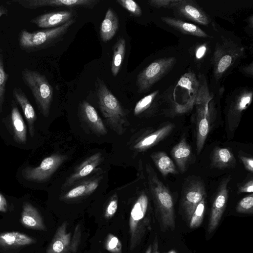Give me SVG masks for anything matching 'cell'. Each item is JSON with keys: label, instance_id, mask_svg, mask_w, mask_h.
I'll return each instance as SVG.
<instances>
[{"label": "cell", "instance_id": "obj_1", "mask_svg": "<svg viewBox=\"0 0 253 253\" xmlns=\"http://www.w3.org/2000/svg\"><path fill=\"white\" fill-rule=\"evenodd\" d=\"M146 170L149 190L162 224L173 230L175 228L174 207L171 193L149 164L146 165Z\"/></svg>", "mask_w": 253, "mask_h": 253}, {"label": "cell", "instance_id": "obj_2", "mask_svg": "<svg viewBox=\"0 0 253 253\" xmlns=\"http://www.w3.org/2000/svg\"><path fill=\"white\" fill-rule=\"evenodd\" d=\"M73 19L60 26L41 31L29 32L22 29L18 35V44L27 52H34L52 46L62 40L70 26L75 22Z\"/></svg>", "mask_w": 253, "mask_h": 253}, {"label": "cell", "instance_id": "obj_3", "mask_svg": "<svg viewBox=\"0 0 253 253\" xmlns=\"http://www.w3.org/2000/svg\"><path fill=\"white\" fill-rule=\"evenodd\" d=\"M97 92L100 109L108 124L118 134H123L128 123L120 102L100 80Z\"/></svg>", "mask_w": 253, "mask_h": 253}, {"label": "cell", "instance_id": "obj_4", "mask_svg": "<svg viewBox=\"0 0 253 253\" xmlns=\"http://www.w3.org/2000/svg\"><path fill=\"white\" fill-rule=\"evenodd\" d=\"M149 202L147 195L141 192L134 202L129 219V249L133 250L141 242L149 229L151 217L149 213Z\"/></svg>", "mask_w": 253, "mask_h": 253}, {"label": "cell", "instance_id": "obj_5", "mask_svg": "<svg viewBox=\"0 0 253 253\" xmlns=\"http://www.w3.org/2000/svg\"><path fill=\"white\" fill-rule=\"evenodd\" d=\"M195 99L197 109L196 150L200 153L210 130L211 97L205 80L201 79Z\"/></svg>", "mask_w": 253, "mask_h": 253}, {"label": "cell", "instance_id": "obj_6", "mask_svg": "<svg viewBox=\"0 0 253 253\" xmlns=\"http://www.w3.org/2000/svg\"><path fill=\"white\" fill-rule=\"evenodd\" d=\"M21 77L31 90L39 109L44 117H48L53 94L52 86L44 75L28 68L23 69Z\"/></svg>", "mask_w": 253, "mask_h": 253}, {"label": "cell", "instance_id": "obj_7", "mask_svg": "<svg viewBox=\"0 0 253 253\" xmlns=\"http://www.w3.org/2000/svg\"><path fill=\"white\" fill-rule=\"evenodd\" d=\"M243 48L230 40L224 39L216 43L212 58L213 76L219 80L243 54Z\"/></svg>", "mask_w": 253, "mask_h": 253}, {"label": "cell", "instance_id": "obj_8", "mask_svg": "<svg viewBox=\"0 0 253 253\" xmlns=\"http://www.w3.org/2000/svg\"><path fill=\"white\" fill-rule=\"evenodd\" d=\"M176 61V58L172 56L157 59L150 63L137 77L138 92H147L155 83L171 71Z\"/></svg>", "mask_w": 253, "mask_h": 253}, {"label": "cell", "instance_id": "obj_9", "mask_svg": "<svg viewBox=\"0 0 253 253\" xmlns=\"http://www.w3.org/2000/svg\"><path fill=\"white\" fill-rule=\"evenodd\" d=\"M67 222L64 221L57 229L46 253H76L81 239V229L78 224L72 237L67 231Z\"/></svg>", "mask_w": 253, "mask_h": 253}, {"label": "cell", "instance_id": "obj_10", "mask_svg": "<svg viewBox=\"0 0 253 253\" xmlns=\"http://www.w3.org/2000/svg\"><path fill=\"white\" fill-rule=\"evenodd\" d=\"M68 158L66 155L54 154L45 158L36 167H26L22 171L23 177L28 181L43 182L49 179Z\"/></svg>", "mask_w": 253, "mask_h": 253}, {"label": "cell", "instance_id": "obj_11", "mask_svg": "<svg viewBox=\"0 0 253 253\" xmlns=\"http://www.w3.org/2000/svg\"><path fill=\"white\" fill-rule=\"evenodd\" d=\"M176 17L208 25L211 19L197 2L192 0H173L169 8Z\"/></svg>", "mask_w": 253, "mask_h": 253}, {"label": "cell", "instance_id": "obj_12", "mask_svg": "<svg viewBox=\"0 0 253 253\" xmlns=\"http://www.w3.org/2000/svg\"><path fill=\"white\" fill-rule=\"evenodd\" d=\"M231 179V175H228L223 178L218 185L211 205L208 227L209 233L217 227L225 211L229 196L228 185Z\"/></svg>", "mask_w": 253, "mask_h": 253}, {"label": "cell", "instance_id": "obj_13", "mask_svg": "<svg viewBox=\"0 0 253 253\" xmlns=\"http://www.w3.org/2000/svg\"><path fill=\"white\" fill-rule=\"evenodd\" d=\"M204 183L200 179H192L183 188L181 196L182 207L189 218L198 204L206 198Z\"/></svg>", "mask_w": 253, "mask_h": 253}, {"label": "cell", "instance_id": "obj_14", "mask_svg": "<svg viewBox=\"0 0 253 253\" xmlns=\"http://www.w3.org/2000/svg\"><path fill=\"white\" fill-rule=\"evenodd\" d=\"M253 92L244 90L235 97L229 106L227 114V128L231 132L238 127L242 114L252 101Z\"/></svg>", "mask_w": 253, "mask_h": 253}, {"label": "cell", "instance_id": "obj_15", "mask_svg": "<svg viewBox=\"0 0 253 253\" xmlns=\"http://www.w3.org/2000/svg\"><path fill=\"white\" fill-rule=\"evenodd\" d=\"M100 2L98 0H14L24 8L35 9L45 6L81 7L92 8Z\"/></svg>", "mask_w": 253, "mask_h": 253}, {"label": "cell", "instance_id": "obj_16", "mask_svg": "<svg viewBox=\"0 0 253 253\" xmlns=\"http://www.w3.org/2000/svg\"><path fill=\"white\" fill-rule=\"evenodd\" d=\"M74 17L71 10H63L46 13L31 19L30 22L41 28H55L67 23Z\"/></svg>", "mask_w": 253, "mask_h": 253}, {"label": "cell", "instance_id": "obj_17", "mask_svg": "<svg viewBox=\"0 0 253 253\" xmlns=\"http://www.w3.org/2000/svg\"><path fill=\"white\" fill-rule=\"evenodd\" d=\"M102 156L101 153H97L87 158L76 169L74 172L67 179L63 185L67 188L80 179L89 175L101 162Z\"/></svg>", "mask_w": 253, "mask_h": 253}, {"label": "cell", "instance_id": "obj_18", "mask_svg": "<svg viewBox=\"0 0 253 253\" xmlns=\"http://www.w3.org/2000/svg\"><path fill=\"white\" fill-rule=\"evenodd\" d=\"M81 114L92 130L100 135H105L107 129L95 108L84 100L80 105Z\"/></svg>", "mask_w": 253, "mask_h": 253}, {"label": "cell", "instance_id": "obj_19", "mask_svg": "<svg viewBox=\"0 0 253 253\" xmlns=\"http://www.w3.org/2000/svg\"><path fill=\"white\" fill-rule=\"evenodd\" d=\"M174 125L167 124L153 132L142 137L133 146L134 149L143 151L150 149L163 140L172 131Z\"/></svg>", "mask_w": 253, "mask_h": 253}, {"label": "cell", "instance_id": "obj_20", "mask_svg": "<svg viewBox=\"0 0 253 253\" xmlns=\"http://www.w3.org/2000/svg\"><path fill=\"white\" fill-rule=\"evenodd\" d=\"M12 94L14 99L21 107L25 118L28 124L30 135L33 137L34 134V125L37 120L35 111L24 92L21 88L15 87L13 89Z\"/></svg>", "mask_w": 253, "mask_h": 253}, {"label": "cell", "instance_id": "obj_21", "mask_svg": "<svg viewBox=\"0 0 253 253\" xmlns=\"http://www.w3.org/2000/svg\"><path fill=\"white\" fill-rule=\"evenodd\" d=\"M211 166L218 169L234 168L236 166L235 156L227 148L216 147L211 154Z\"/></svg>", "mask_w": 253, "mask_h": 253}, {"label": "cell", "instance_id": "obj_22", "mask_svg": "<svg viewBox=\"0 0 253 253\" xmlns=\"http://www.w3.org/2000/svg\"><path fill=\"white\" fill-rule=\"evenodd\" d=\"M21 222L24 226L30 229L46 231L39 211L29 203H25L23 205Z\"/></svg>", "mask_w": 253, "mask_h": 253}, {"label": "cell", "instance_id": "obj_23", "mask_svg": "<svg viewBox=\"0 0 253 253\" xmlns=\"http://www.w3.org/2000/svg\"><path fill=\"white\" fill-rule=\"evenodd\" d=\"M161 20L169 26L186 34L201 38L209 37V35L198 26L185 22L176 18L162 17Z\"/></svg>", "mask_w": 253, "mask_h": 253}, {"label": "cell", "instance_id": "obj_24", "mask_svg": "<svg viewBox=\"0 0 253 253\" xmlns=\"http://www.w3.org/2000/svg\"><path fill=\"white\" fill-rule=\"evenodd\" d=\"M171 154L178 169L183 173L191 154V148L184 137H181L171 150Z\"/></svg>", "mask_w": 253, "mask_h": 253}, {"label": "cell", "instance_id": "obj_25", "mask_svg": "<svg viewBox=\"0 0 253 253\" xmlns=\"http://www.w3.org/2000/svg\"><path fill=\"white\" fill-rule=\"evenodd\" d=\"M119 28V19L115 11L109 8L100 28V38L104 42L111 40Z\"/></svg>", "mask_w": 253, "mask_h": 253}, {"label": "cell", "instance_id": "obj_26", "mask_svg": "<svg viewBox=\"0 0 253 253\" xmlns=\"http://www.w3.org/2000/svg\"><path fill=\"white\" fill-rule=\"evenodd\" d=\"M150 157L157 169L164 177L169 174L179 173L173 161L165 152H156L151 154Z\"/></svg>", "mask_w": 253, "mask_h": 253}, {"label": "cell", "instance_id": "obj_27", "mask_svg": "<svg viewBox=\"0 0 253 253\" xmlns=\"http://www.w3.org/2000/svg\"><path fill=\"white\" fill-rule=\"evenodd\" d=\"M35 242L32 238L18 232H4L0 234V245L3 247H19Z\"/></svg>", "mask_w": 253, "mask_h": 253}, {"label": "cell", "instance_id": "obj_28", "mask_svg": "<svg viewBox=\"0 0 253 253\" xmlns=\"http://www.w3.org/2000/svg\"><path fill=\"white\" fill-rule=\"evenodd\" d=\"M11 119L15 140L19 143H25L27 140L26 126L17 107L15 105L11 110Z\"/></svg>", "mask_w": 253, "mask_h": 253}, {"label": "cell", "instance_id": "obj_29", "mask_svg": "<svg viewBox=\"0 0 253 253\" xmlns=\"http://www.w3.org/2000/svg\"><path fill=\"white\" fill-rule=\"evenodd\" d=\"M126 52V41L120 38L114 46V52L111 64V71L116 76L122 66Z\"/></svg>", "mask_w": 253, "mask_h": 253}, {"label": "cell", "instance_id": "obj_30", "mask_svg": "<svg viewBox=\"0 0 253 253\" xmlns=\"http://www.w3.org/2000/svg\"><path fill=\"white\" fill-rule=\"evenodd\" d=\"M9 75L4 70L2 50L0 48V114L2 112L4 101L6 84Z\"/></svg>", "mask_w": 253, "mask_h": 253}, {"label": "cell", "instance_id": "obj_31", "mask_svg": "<svg viewBox=\"0 0 253 253\" xmlns=\"http://www.w3.org/2000/svg\"><path fill=\"white\" fill-rule=\"evenodd\" d=\"M206 198L198 204L189 219V226L194 228L199 227L202 223L205 212Z\"/></svg>", "mask_w": 253, "mask_h": 253}, {"label": "cell", "instance_id": "obj_32", "mask_svg": "<svg viewBox=\"0 0 253 253\" xmlns=\"http://www.w3.org/2000/svg\"><path fill=\"white\" fill-rule=\"evenodd\" d=\"M88 195L87 192V181L78 185L70 190L63 196L66 200L76 199L83 196Z\"/></svg>", "mask_w": 253, "mask_h": 253}, {"label": "cell", "instance_id": "obj_33", "mask_svg": "<svg viewBox=\"0 0 253 253\" xmlns=\"http://www.w3.org/2000/svg\"><path fill=\"white\" fill-rule=\"evenodd\" d=\"M104 248L111 253H123L121 241L118 237L111 233L108 234L106 237Z\"/></svg>", "mask_w": 253, "mask_h": 253}, {"label": "cell", "instance_id": "obj_34", "mask_svg": "<svg viewBox=\"0 0 253 253\" xmlns=\"http://www.w3.org/2000/svg\"><path fill=\"white\" fill-rule=\"evenodd\" d=\"M158 93L159 90H157L139 100L134 108V115H138L148 109Z\"/></svg>", "mask_w": 253, "mask_h": 253}, {"label": "cell", "instance_id": "obj_35", "mask_svg": "<svg viewBox=\"0 0 253 253\" xmlns=\"http://www.w3.org/2000/svg\"><path fill=\"white\" fill-rule=\"evenodd\" d=\"M238 212L246 214L253 213V194L242 198L237 204L236 208Z\"/></svg>", "mask_w": 253, "mask_h": 253}, {"label": "cell", "instance_id": "obj_36", "mask_svg": "<svg viewBox=\"0 0 253 253\" xmlns=\"http://www.w3.org/2000/svg\"><path fill=\"white\" fill-rule=\"evenodd\" d=\"M116 2L135 16L141 15V8L135 1L133 0H117Z\"/></svg>", "mask_w": 253, "mask_h": 253}, {"label": "cell", "instance_id": "obj_37", "mask_svg": "<svg viewBox=\"0 0 253 253\" xmlns=\"http://www.w3.org/2000/svg\"><path fill=\"white\" fill-rule=\"evenodd\" d=\"M118 205V199L116 194L114 195L110 199L104 212V217L106 219H110L116 213Z\"/></svg>", "mask_w": 253, "mask_h": 253}, {"label": "cell", "instance_id": "obj_38", "mask_svg": "<svg viewBox=\"0 0 253 253\" xmlns=\"http://www.w3.org/2000/svg\"><path fill=\"white\" fill-rule=\"evenodd\" d=\"M238 193H250L253 192V180L252 178L238 184Z\"/></svg>", "mask_w": 253, "mask_h": 253}, {"label": "cell", "instance_id": "obj_39", "mask_svg": "<svg viewBox=\"0 0 253 253\" xmlns=\"http://www.w3.org/2000/svg\"><path fill=\"white\" fill-rule=\"evenodd\" d=\"M173 0H150L148 1L149 4L156 8H169Z\"/></svg>", "mask_w": 253, "mask_h": 253}, {"label": "cell", "instance_id": "obj_40", "mask_svg": "<svg viewBox=\"0 0 253 253\" xmlns=\"http://www.w3.org/2000/svg\"><path fill=\"white\" fill-rule=\"evenodd\" d=\"M239 158L242 161L245 168L249 172H253V159L252 157H247L242 155H239Z\"/></svg>", "mask_w": 253, "mask_h": 253}, {"label": "cell", "instance_id": "obj_41", "mask_svg": "<svg viewBox=\"0 0 253 253\" xmlns=\"http://www.w3.org/2000/svg\"><path fill=\"white\" fill-rule=\"evenodd\" d=\"M99 183V178H96L87 181V192L88 195L92 193L98 187Z\"/></svg>", "mask_w": 253, "mask_h": 253}, {"label": "cell", "instance_id": "obj_42", "mask_svg": "<svg viewBox=\"0 0 253 253\" xmlns=\"http://www.w3.org/2000/svg\"><path fill=\"white\" fill-rule=\"evenodd\" d=\"M207 51V46L204 44H202L199 46L196 51V57L198 59L202 58L206 54Z\"/></svg>", "mask_w": 253, "mask_h": 253}, {"label": "cell", "instance_id": "obj_43", "mask_svg": "<svg viewBox=\"0 0 253 253\" xmlns=\"http://www.w3.org/2000/svg\"><path fill=\"white\" fill-rule=\"evenodd\" d=\"M7 205L5 198L0 193V211L6 212L7 211Z\"/></svg>", "mask_w": 253, "mask_h": 253}, {"label": "cell", "instance_id": "obj_44", "mask_svg": "<svg viewBox=\"0 0 253 253\" xmlns=\"http://www.w3.org/2000/svg\"><path fill=\"white\" fill-rule=\"evenodd\" d=\"M253 63H252L250 65L243 67L242 69V72H244L245 74L249 75H253Z\"/></svg>", "mask_w": 253, "mask_h": 253}, {"label": "cell", "instance_id": "obj_45", "mask_svg": "<svg viewBox=\"0 0 253 253\" xmlns=\"http://www.w3.org/2000/svg\"><path fill=\"white\" fill-rule=\"evenodd\" d=\"M158 249V241L157 237H156L153 242L152 253H159Z\"/></svg>", "mask_w": 253, "mask_h": 253}, {"label": "cell", "instance_id": "obj_46", "mask_svg": "<svg viewBox=\"0 0 253 253\" xmlns=\"http://www.w3.org/2000/svg\"><path fill=\"white\" fill-rule=\"evenodd\" d=\"M8 13V9L3 4L0 5V18L4 15H7Z\"/></svg>", "mask_w": 253, "mask_h": 253}, {"label": "cell", "instance_id": "obj_47", "mask_svg": "<svg viewBox=\"0 0 253 253\" xmlns=\"http://www.w3.org/2000/svg\"><path fill=\"white\" fill-rule=\"evenodd\" d=\"M152 247L150 245L147 248V250L146 251L145 253H152Z\"/></svg>", "mask_w": 253, "mask_h": 253}, {"label": "cell", "instance_id": "obj_48", "mask_svg": "<svg viewBox=\"0 0 253 253\" xmlns=\"http://www.w3.org/2000/svg\"><path fill=\"white\" fill-rule=\"evenodd\" d=\"M168 253H176L174 251H171Z\"/></svg>", "mask_w": 253, "mask_h": 253}]
</instances>
